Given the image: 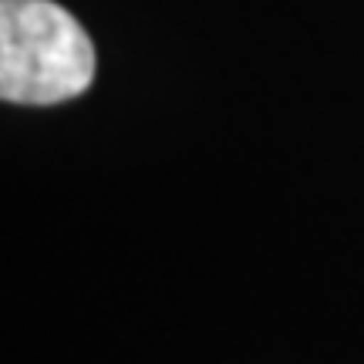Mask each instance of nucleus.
Instances as JSON below:
<instances>
[{
	"label": "nucleus",
	"mask_w": 364,
	"mask_h": 364,
	"mask_svg": "<svg viewBox=\"0 0 364 364\" xmlns=\"http://www.w3.org/2000/svg\"><path fill=\"white\" fill-rule=\"evenodd\" d=\"M95 44L54 0H0V98L58 105L95 81Z\"/></svg>",
	"instance_id": "obj_1"
}]
</instances>
